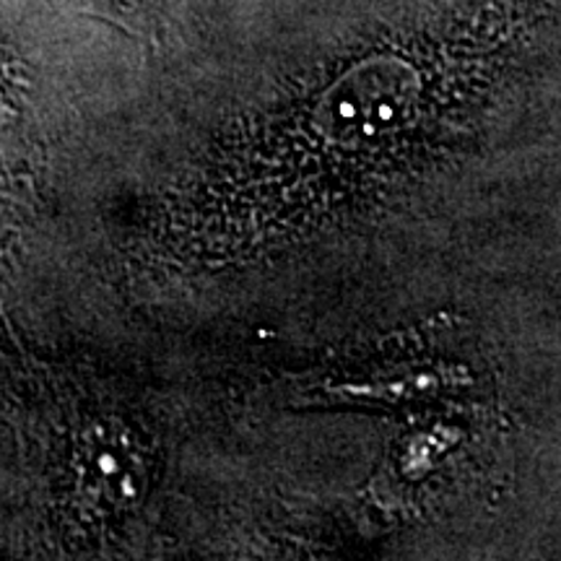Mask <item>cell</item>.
Wrapping results in <instances>:
<instances>
[{
  "label": "cell",
  "instance_id": "1",
  "mask_svg": "<svg viewBox=\"0 0 561 561\" xmlns=\"http://www.w3.org/2000/svg\"><path fill=\"white\" fill-rule=\"evenodd\" d=\"M9 89V66H5L3 53H0V104H3V91Z\"/></svg>",
  "mask_w": 561,
  "mask_h": 561
}]
</instances>
